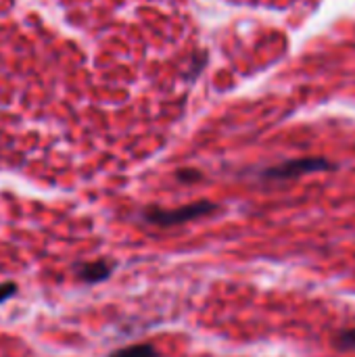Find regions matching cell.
<instances>
[{"instance_id": "cell-1", "label": "cell", "mask_w": 355, "mask_h": 357, "mask_svg": "<svg viewBox=\"0 0 355 357\" xmlns=\"http://www.w3.org/2000/svg\"><path fill=\"white\" fill-rule=\"evenodd\" d=\"M337 169L335 163H331L328 159L324 157H299V159H289L280 165H274V167H268L264 169V178L266 180H295V178H301V176H308V174H318V172H333Z\"/></svg>"}, {"instance_id": "cell-7", "label": "cell", "mask_w": 355, "mask_h": 357, "mask_svg": "<svg viewBox=\"0 0 355 357\" xmlns=\"http://www.w3.org/2000/svg\"><path fill=\"white\" fill-rule=\"evenodd\" d=\"M178 178L182 182H192V180H201V174L199 172H192V169H186V172H180Z\"/></svg>"}, {"instance_id": "cell-6", "label": "cell", "mask_w": 355, "mask_h": 357, "mask_svg": "<svg viewBox=\"0 0 355 357\" xmlns=\"http://www.w3.org/2000/svg\"><path fill=\"white\" fill-rule=\"evenodd\" d=\"M15 293H17V284H15V282H4V284H0V303L6 301V299H10Z\"/></svg>"}, {"instance_id": "cell-2", "label": "cell", "mask_w": 355, "mask_h": 357, "mask_svg": "<svg viewBox=\"0 0 355 357\" xmlns=\"http://www.w3.org/2000/svg\"><path fill=\"white\" fill-rule=\"evenodd\" d=\"M218 209L216 203L211 201H197V203H190V205H184V207H178V209H149L144 213V220L149 224H155V226H178V224H186L190 220H197V218H203V215H209Z\"/></svg>"}, {"instance_id": "cell-5", "label": "cell", "mask_w": 355, "mask_h": 357, "mask_svg": "<svg viewBox=\"0 0 355 357\" xmlns=\"http://www.w3.org/2000/svg\"><path fill=\"white\" fill-rule=\"evenodd\" d=\"M109 357H157V351H155L153 345L140 343V345H130V347L117 349V351H113Z\"/></svg>"}, {"instance_id": "cell-4", "label": "cell", "mask_w": 355, "mask_h": 357, "mask_svg": "<svg viewBox=\"0 0 355 357\" xmlns=\"http://www.w3.org/2000/svg\"><path fill=\"white\" fill-rule=\"evenodd\" d=\"M331 345L341 354H354L355 351V328H343L333 339Z\"/></svg>"}, {"instance_id": "cell-3", "label": "cell", "mask_w": 355, "mask_h": 357, "mask_svg": "<svg viewBox=\"0 0 355 357\" xmlns=\"http://www.w3.org/2000/svg\"><path fill=\"white\" fill-rule=\"evenodd\" d=\"M111 272H113V264H111V261L98 259V261H90V264L80 266V268H77V278L84 280V282L94 284V282L107 280V278L111 276Z\"/></svg>"}]
</instances>
